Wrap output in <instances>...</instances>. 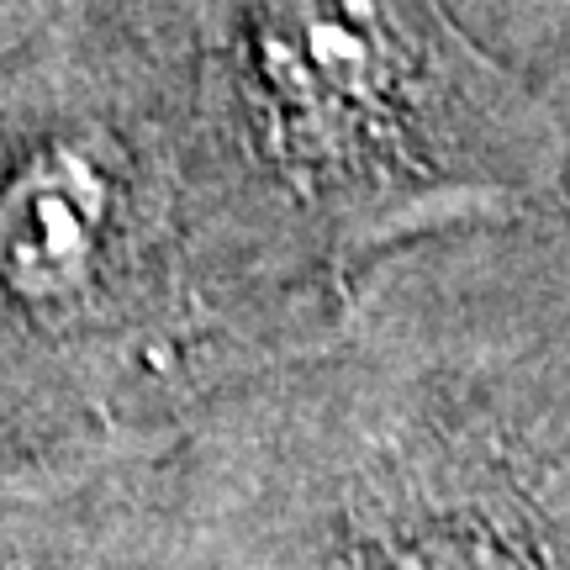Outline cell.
<instances>
[{
  "instance_id": "obj_3",
  "label": "cell",
  "mask_w": 570,
  "mask_h": 570,
  "mask_svg": "<svg viewBox=\"0 0 570 570\" xmlns=\"http://www.w3.org/2000/svg\"><path fill=\"white\" fill-rule=\"evenodd\" d=\"M338 570H544L533 544L512 539L487 518H449L423 529L370 539L338 560Z\"/></svg>"
},
{
  "instance_id": "obj_2",
  "label": "cell",
  "mask_w": 570,
  "mask_h": 570,
  "mask_svg": "<svg viewBox=\"0 0 570 570\" xmlns=\"http://www.w3.org/2000/svg\"><path fill=\"white\" fill-rule=\"evenodd\" d=\"M117 185L80 142H42L0 180V285L21 306H69L96 281Z\"/></svg>"
},
{
  "instance_id": "obj_1",
  "label": "cell",
  "mask_w": 570,
  "mask_h": 570,
  "mask_svg": "<svg viewBox=\"0 0 570 570\" xmlns=\"http://www.w3.org/2000/svg\"><path fill=\"white\" fill-rule=\"evenodd\" d=\"M248 53L281 148L312 164L381 138L412 75L386 0H265Z\"/></svg>"
}]
</instances>
